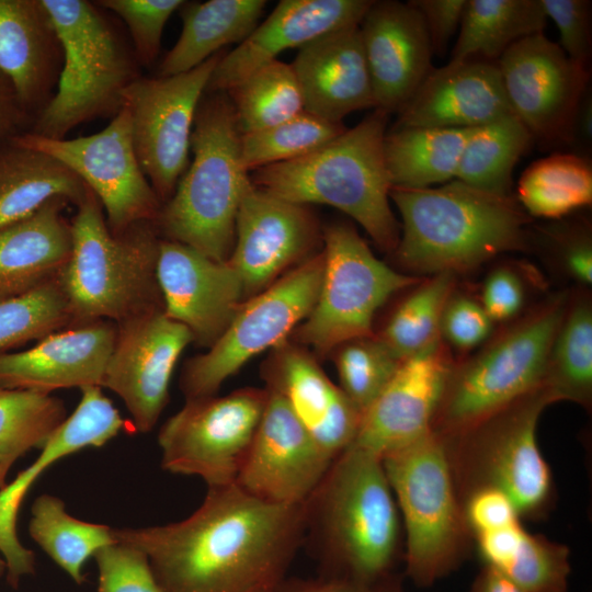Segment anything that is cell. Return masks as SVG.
Segmentation results:
<instances>
[{"instance_id":"6da1fadb","label":"cell","mask_w":592,"mask_h":592,"mask_svg":"<svg viewBox=\"0 0 592 592\" xmlns=\"http://www.w3.org/2000/svg\"><path fill=\"white\" fill-rule=\"evenodd\" d=\"M113 535L148 556L166 592L274 590L305 542V506L269 503L232 483L208 488L184 520Z\"/></svg>"},{"instance_id":"7a4b0ae2","label":"cell","mask_w":592,"mask_h":592,"mask_svg":"<svg viewBox=\"0 0 592 592\" xmlns=\"http://www.w3.org/2000/svg\"><path fill=\"white\" fill-rule=\"evenodd\" d=\"M304 506L317 574L368 581L400 571L403 526L378 455L351 444Z\"/></svg>"},{"instance_id":"3957f363","label":"cell","mask_w":592,"mask_h":592,"mask_svg":"<svg viewBox=\"0 0 592 592\" xmlns=\"http://www.w3.org/2000/svg\"><path fill=\"white\" fill-rule=\"evenodd\" d=\"M389 197L402 219L394 252L412 272L456 274L526 243L528 217L511 195L452 180L439 187H391Z\"/></svg>"},{"instance_id":"277c9868","label":"cell","mask_w":592,"mask_h":592,"mask_svg":"<svg viewBox=\"0 0 592 592\" xmlns=\"http://www.w3.org/2000/svg\"><path fill=\"white\" fill-rule=\"evenodd\" d=\"M388 116L375 109L319 149L252 171L251 181L293 203L335 207L360 224L379 249L395 251L400 234L389 204L392 185L384 153Z\"/></svg>"},{"instance_id":"5b68a950","label":"cell","mask_w":592,"mask_h":592,"mask_svg":"<svg viewBox=\"0 0 592 592\" xmlns=\"http://www.w3.org/2000/svg\"><path fill=\"white\" fill-rule=\"evenodd\" d=\"M241 132L229 95L205 92L190 149L193 160L153 221L162 239L225 262L236 239L240 204L252 186L240 152Z\"/></svg>"},{"instance_id":"8992f818","label":"cell","mask_w":592,"mask_h":592,"mask_svg":"<svg viewBox=\"0 0 592 592\" xmlns=\"http://www.w3.org/2000/svg\"><path fill=\"white\" fill-rule=\"evenodd\" d=\"M70 223L71 253L57 277L70 327L99 320L118 323L163 310L157 278L161 237L153 221L137 223L115 235L90 190Z\"/></svg>"},{"instance_id":"52a82bcc","label":"cell","mask_w":592,"mask_h":592,"mask_svg":"<svg viewBox=\"0 0 592 592\" xmlns=\"http://www.w3.org/2000/svg\"><path fill=\"white\" fill-rule=\"evenodd\" d=\"M59 35L64 62L56 92L30 133L62 139L82 123L111 119L139 77L130 39L94 1L42 0Z\"/></svg>"},{"instance_id":"ba28073f","label":"cell","mask_w":592,"mask_h":592,"mask_svg":"<svg viewBox=\"0 0 592 592\" xmlns=\"http://www.w3.org/2000/svg\"><path fill=\"white\" fill-rule=\"evenodd\" d=\"M405 534L403 576L430 588L474 551L443 439L430 432L382 457Z\"/></svg>"},{"instance_id":"9c48e42d","label":"cell","mask_w":592,"mask_h":592,"mask_svg":"<svg viewBox=\"0 0 592 592\" xmlns=\"http://www.w3.org/2000/svg\"><path fill=\"white\" fill-rule=\"evenodd\" d=\"M551 403L539 386L469 430L442 437L460 503L475 491L493 489L511 499L521 519L548 515L556 490L536 432Z\"/></svg>"},{"instance_id":"30bf717a","label":"cell","mask_w":592,"mask_h":592,"mask_svg":"<svg viewBox=\"0 0 592 592\" xmlns=\"http://www.w3.org/2000/svg\"><path fill=\"white\" fill-rule=\"evenodd\" d=\"M568 307L566 296L554 298L473 358L454 364L431 431L460 434L538 388Z\"/></svg>"},{"instance_id":"8fae6325","label":"cell","mask_w":592,"mask_h":592,"mask_svg":"<svg viewBox=\"0 0 592 592\" xmlns=\"http://www.w3.org/2000/svg\"><path fill=\"white\" fill-rule=\"evenodd\" d=\"M322 239L319 294L307 318L294 330V338L295 343L327 355L346 341L373 335L377 310L391 295L420 280L378 260L349 224L328 225Z\"/></svg>"},{"instance_id":"7c38bea8","label":"cell","mask_w":592,"mask_h":592,"mask_svg":"<svg viewBox=\"0 0 592 592\" xmlns=\"http://www.w3.org/2000/svg\"><path fill=\"white\" fill-rule=\"evenodd\" d=\"M322 270L321 252L244 300L208 351L184 364L180 388L185 399L216 395L223 383L249 360L288 340L317 300Z\"/></svg>"},{"instance_id":"4fadbf2b","label":"cell","mask_w":592,"mask_h":592,"mask_svg":"<svg viewBox=\"0 0 592 592\" xmlns=\"http://www.w3.org/2000/svg\"><path fill=\"white\" fill-rule=\"evenodd\" d=\"M267 400L265 388L186 399L158 433L161 467L208 488L236 483Z\"/></svg>"},{"instance_id":"5bb4252c","label":"cell","mask_w":592,"mask_h":592,"mask_svg":"<svg viewBox=\"0 0 592 592\" xmlns=\"http://www.w3.org/2000/svg\"><path fill=\"white\" fill-rule=\"evenodd\" d=\"M224 52L194 69L168 77H139L124 92L137 160L161 204L189 167L195 114Z\"/></svg>"},{"instance_id":"9a60e30c","label":"cell","mask_w":592,"mask_h":592,"mask_svg":"<svg viewBox=\"0 0 592 592\" xmlns=\"http://www.w3.org/2000/svg\"><path fill=\"white\" fill-rule=\"evenodd\" d=\"M10 143L49 155L75 172L100 201L113 234L156 220L162 204L137 160L125 105L92 135L52 139L26 132Z\"/></svg>"},{"instance_id":"2e32d148","label":"cell","mask_w":592,"mask_h":592,"mask_svg":"<svg viewBox=\"0 0 592 592\" xmlns=\"http://www.w3.org/2000/svg\"><path fill=\"white\" fill-rule=\"evenodd\" d=\"M497 64L511 110L532 137L570 143L588 90V67L570 59L544 32L511 45Z\"/></svg>"},{"instance_id":"e0dca14e","label":"cell","mask_w":592,"mask_h":592,"mask_svg":"<svg viewBox=\"0 0 592 592\" xmlns=\"http://www.w3.org/2000/svg\"><path fill=\"white\" fill-rule=\"evenodd\" d=\"M191 342L190 330L163 310L116 323L115 342L101 387L123 400L135 431L147 433L156 425L168 403L175 364Z\"/></svg>"},{"instance_id":"ac0fdd59","label":"cell","mask_w":592,"mask_h":592,"mask_svg":"<svg viewBox=\"0 0 592 592\" xmlns=\"http://www.w3.org/2000/svg\"><path fill=\"white\" fill-rule=\"evenodd\" d=\"M333 459L285 400L267 390L263 414L236 485L269 503L300 505L318 487Z\"/></svg>"},{"instance_id":"d6986e66","label":"cell","mask_w":592,"mask_h":592,"mask_svg":"<svg viewBox=\"0 0 592 592\" xmlns=\"http://www.w3.org/2000/svg\"><path fill=\"white\" fill-rule=\"evenodd\" d=\"M320 237L307 205L274 196L255 185L236 219L234 250L227 260L238 274L244 300L272 285L287 267L308 259Z\"/></svg>"},{"instance_id":"ffe728a7","label":"cell","mask_w":592,"mask_h":592,"mask_svg":"<svg viewBox=\"0 0 592 592\" xmlns=\"http://www.w3.org/2000/svg\"><path fill=\"white\" fill-rule=\"evenodd\" d=\"M157 278L163 311L209 349L244 301L240 278L228 261H215L189 246L162 239Z\"/></svg>"},{"instance_id":"44dd1931","label":"cell","mask_w":592,"mask_h":592,"mask_svg":"<svg viewBox=\"0 0 592 592\" xmlns=\"http://www.w3.org/2000/svg\"><path fill=\"white\" fill-rule=\"evenodd\" d=\"M453 366L442 339L403 360L363 413L352 444L382 458L430 433Z\"/></svg>"},{"instance_id":"7402d4cb","label":"cell","mask_w":592,"mask_h":592,"mask_svg":"<svg viewBox=\"0 0 592 592\" xmlns=\"http://www.w3.org/2000/svg\"><path fill=\"white\" fill-rule=\"evenodd\" d=\"M358 27L375 109L398 113L434 68L423 20L409 2L373 1Z\"/></svg>"},{"instance_id":"603a6c76","label":"cell","mask_w":592,"mask_h":592,"mask_svg":"<svg viewBox=\"0 0 592 592\" xmlns=\"http://www.w3.org/2000/svg\"><path fill=\"white\" fill-rule=\"evenodd\" d=\"M371 0H282L235 49L223 54L206 92H227L257 69L333 31L360 25Z\"/></svg>"},{"instance_id":"cb8c5ba5","label":"cell","mask_w":592,"mask_h":592,"mask_svg":"<svg viewBox=\"0 0 592 592\" xmlns=\"http://www.w3.org/2000/svg\"><path fill=\"white\" fill-rule=\"evenodd\" d=\"M262 378L331 457L353 443L362 413L303 345L286 340L272 349Z\"/></svg>"},{"instance_id":"d4e9b609","label":"cell","mask_w":592,"mask_h":592,"mask_svg":"<svg viewBox=\"0 0 592 592\" xmlns=\"http://www.w3.org/2000/svg\"><path fill=\"white\" fill-rule=\"evenodd\" d=\"M397 114L395 128H474L513 112L497 61L469 58L433 68Z\"/></svg>"},{"instance_id":"484cf974","label":"cell","mask_w":592,"mask_h":592,"mask_svg":"<svg viewBox=\"0 0 592 592\" xmlns=\"http://www.w3.org/2000/svg\"><path fill=\"white\" fill-rule=\"evenodd\" d=\"M115 337L116 323L99 320L56 331L29 350L1 352L0 387L44 394L101 387Z\"/></svg>"},{"instance_id":"4316f807","label":"cell","mask_w":592,"mask_h":592,"mask_svg":"<svg viewBox=\"0 0 592 592\" xmlns=\"http://www.w3.org/2000/svg\"><path fill=\"white\" fill-rule=\"evenodd\" d=\"M62 62L61 42L42 0H0V70L32 125L56 92Z\"/></svg>"},{"instance_id":"83f0119b","label":"cell","mask_w":592,"mask_h":592,"mask_svg":"<svg viewBox=\"0 0 592 592\" xmlns=\"http://www.w3.org/2000/svg\"><path fill=\"white\" fill-rule=\"evenodd\" d=\"M306 112L334 123L375 107L358 25L325 34L298 49L291 64Z\"/></svg>"},{"instance_id":"f1b7e54d","label":"cell","mask_w":592,"mask_h":592,"mask_svg":"<svg viewBox=\"0 0 592 592\" xmlns=\"http://www.w3.org/2000/svg\"><path fill=\"white\" fill-rule=\"evenodd\" d=\"M70 204L55 197L0 230V300L24 295L58 277L72 247Z\"/></svg>"},{"instance_id":"f546056e","label":"cell","mask_w":592,"mask_h":592,"mask_svg":"<svg viewBox=\"0 0 592 592\" xmlns=\"http://www.w3.org/2000/svg\"><path fill=\"white\" fill-rule=\"evenodd\" d=\"M80 390L77 408L52 434L37 458L0 490V521H16L29 488L54 463L88 447H101L126 428L119 411L100 386Z\"/></svg>"},{"instance_id":"4dcf8cb0","label":"cell","mask_w":592,"mask_h":592,"mask_svg":"<svg viewBox=\"0 0 592 592\" xmlns=\"http://www.w3.org/2000/svg\"><path fill=\"white\" fill-rule=\"evenodd\" d=\"M482 566H489L527 592H568L570 550L521 521L473 537Z\"/></svg>"},{"instance_id":"1f68e13d","label":"cell","mask_w":592,"mask_h":592,"mask_svg":"<svg viewBox=\"0 0 592 592\" xmlns=\"http://www.w3.org/2000/svg\"><path fill=\"white\" fill-rule=\"evenodd\" d=\"M264 0L183 2L181 34L158 67V77L190 71L223 50L240 44L260 23Z\"/></svg>"},{"instance_id":"d6a6232c","label":"cell","mask_w":592,"mask_h":592,"mask_svg":"<svg viewBox=\"0 0 592 592\" xmlns=\"http://www.w3.org/2000/svg\"><path fill=\"white\" fill-rule=\"evenodd\" d=\"M89 191L75 172L49 155L12 143L0 148V230L55 197L77 207Z\"/></svg>"},{"instance_id":"836d02e7","label":"cell","mask_w":592,"mask_h":592,"mask_svg":"<svg viewBox=\"0 0 592 592\" xmlns=\"http://www.w3.org/2000/svg\"><path fill=\"white\" fill-rule=\"evenodd\" d=\"M471 129L392 127L384 139L392 187L424 189L455 180Z\"/></svg>"},{"instance_id":"e575fe53","label":"cell","mask_w":592,"mask_h":592,"mask_svg":"<svg viewBox=\"0 0 592 592\" xmlns=\"http://www.w3.org/2000/svg\"><path fill=\"white\" fill-rule=\"evenodd\" d=\"M547 16L540 0H468L452 61H497L517 41L542 33Z\"/></svg>"},{"instance_id":"d590c367","label":"cell","mask_w":592,"mask_h":592,"mask_svg":"<svg viewBox=\"0 0 592 592\" xmlns=\"http://www.w3.org/2000/svg\"><path fill=\"white\" fill-rule=\"evenodd\" d=\"M31 515L30 536L77 584L86 581L89 558L115 542L114 527L76 519L67 512L64 501L53 494L37 497Z\"/></svg>"},{"instance_id":"8d00e7d4","label":"cell","mask_w":592,"mask_h":592,"mask_svg":"<svg viewBox=\"0 0 592 592\" xmlns=\"http://www.w3.org/2000/svg\"><path fill=\"white\" fill-rule=\"evenodd\" d=\"M532 138L514 114L474 127L455 180L496 195H510L513 169Z\"/></svg>"},{"instance_id":"74e56055","label":"cell","mask_w":592,"mask_h":592,"mask_svg":"<svg viewBox=\"0 0 592 592\" xmlns=\"http://www.w3.org/2000/svg\"><path fill=\"white\" fill-rule=\"evenodd\" d=\"M517 202L530 215L544 218H560L590 205V162L574 153H555L534 161L520 178Z\"/></svg>"},{"instance_id":"f35d334b","label":"cell","mask_w":592,"mask_h":592,"mask_svg":"<svg viewBox=\"0 0 592 592\" xmlns=\"http://www.w3.org/2000/svg\"><path fill=\"white\" fill-rule=\"evenodd\" d=\"M551 402L590 408L592 400V310L587 300L568 307L555 337L540 385Z\"/></svg>"},{"instance_id":"ab89813d","label":"cell","mask_w":592,"mask_h":592,"mask_svg":"<svg viewBox=\"0 0 592 592\" xmlns=\"http://www.w3.org/2000/svg\"><path fill=\"white\" fill-rule=\"evenodd\" d=\"M226 93L241 134L272 127L305 111L292 65L278 59L257 69Z\"/></svg>"},{"instance_id":"60d3db41","label":"cell","mask_w":592,"mask_h":592,"mask_svg":"<svg viewBox=\"0 0 592 592\" xmlns=\"http://www.w3.org/2000/svg\"><path fill=\"white\" fill-rule=\"evenodd\" d=\"M454 285V273L434 274L394 311L377 337L398 360L411 357L441 340L442 315Z\"/></svg>"},{"instance_id":"b9f144b4","label":"cell","mask_w":592,"mask_h":592,"mask_svg":"<svg viewBox=\"0 0 592 592\" xmlns=\"http://www.w3.org/2000/svg\"><path fill=\"white\" fill-rule=\"evenodd\" d=\"M67 417L62 400L50 394L0 387V455L15 462L42 448Z\"/></svg>"},{"instance_id":"7bdbcfd3","label":"cell","mask_w":592,"mask_h":592,"mask_svg":"<svg viewBox=\"0 0 592 592\" xmlns=\"http://www.w3.org/2000/svg\"><path fill=\"white\" fill-rule=\"evenodd\" d=\"M346 127L306 111L269 128L241 134L244 168L257 169L301 158L340 136Z\"/></svg>"},{"instance_id":"ee69618b","label":"cell","mask_w":592,"mask_h":592,"mask_svg":"<svg viewBox=\"0 0 592 592\" xmlns=\"http://www.w3.org/2000/svg\"><path fill=\"white\" fill-rule=\"evenodd\" d=\"M71 317L57 278L0 300V353L69 328Z\"/></svg>"},{"instance_id":"f6af8a7d","label":"cell","mask_w":592,"mask_h":592,"mask_svg":"<svg viewBox=\"0 0 592 592\" xmlns=\"http://www.w3.org/2000/svg\"><path fill=\"white\" fill-rule=\"evenodd\" d=\"M332 353L339 387L362 415L385 389L402 362L375 333L346 341Z\"/></svg>"},{"instance_id":"bcb514c9","label":"cell","mask_w":592,"mask_h":592,"mask_svg":"<svg viewBox=\"0 0 592 592\" xmlns=\"http://www.w3.org/2000/svg\"><path fill=\"white\" fill-rule=\"evenodd\" d=\"M98 5L115 13L126 24L140 66L149 67L157 59L163 29L181 0H99Z\"/></svg>"},{"instance_id":"7dc6e473","label":"cell","mask_w":592,"mask_h":592,"mask_svg":"<svg viewBox=\"0 0 592 592\" xmlns=\"http://www.w3.org/2000/svg\"><path fill=\"white\" fill-rule=\"evenodd\" d=\"M98 568V592H166L148 556L138 547L115 540L93 556Z\"/></svg>"},{"instance_id":"c3c4849f","label":"cell","mask_w":592,"mask_h":592,"mask_svg":"<svg viewBox=\"0 0 592 592\" xmlns=\"http://www.w3.org/2000/svg\"><path fill=\"white\" fill-rule=\"evenodd\" d=\"M547 19L559 33V46L573 61L588 67L591 56V2L588 0H540Z\"/></svg>"},{"instance_id":"681fc988","label":"cell","mask_w":592,"mask_h":592,"mask_svg":"<svg viewBox=\"0 0 592 592\" xmlns=\"http://www.w3.org/2000/svg\"><path fill=\"white\" fill-rule=\"evenodd\" d=\"M493 321L480 303L468 297H451L441 320V337L462 350L482 343L492 329Z\"/></svg>"},{"instance_id":"f907efd6","label":"cell","mask_w":592,"mask_h":592,"mask_svg":"<svg viewBox=\"0 0 592 592\" xmlns=\"http://www.w3.org/2000/svg\"><path fill=\"white\" fill-rule=\"evenodd\" d=\"M466 524L471 538L479 533L501 528L522 519L511 499L503 492L482 489L462 501Z\"/></svg>"},{"instance_id":"816d5d0a","label":"cell","mask_w":592,"mask_h":592,"mask_svg":"<svg viewBox=\"0 0 592 592\" xmlns=\"http://www.w3.org/2000/svg\"><path fill=\"white\" fill-rule=\"evenodd\" d=\"M402 571L376 580H351L317 574L310 578H285L273 592H408Z\"/></svg>"},{"instance_id":"f5cc1de1","label":"cell","mask_w":592,"mask_h":592,"mask_svg":"<svg viewBox=\"0 0 592 592\" xmlns=\"http://www.w3.org/2000/svg\"><path fill=\"white\" fill-rule=\"evenodd\" d=\"M408 2L423 20L433 54L443 55L459 30L468 0H411Z\"/></svg>"},{"instance_id":"db71d44e","label":"cell","mask_w":592,"mask_h":592,"mask_svg":"<svg viewBox=\"0 0 592 592\" xmlns=\"http://www.w3.org/2000/svg\"><path fill=\"white\" fill-rule=\"evenodd\" d=\"M523 300V285L513 271L502 267L487 277L480 304L492 321L514 317L522 308Z\"/></svg>"},{"instance_id":"11a10c76","label":"cell","mask_w":592,"mask_h":592,"mask_svg":"<svg viewBox=\"0 0 592 592\" xmlns=\"http://www.w3.org/2000/svg\"><path fill=\"white\" fill-rule=\"evenodd\" d=\"M31 127L32 119L23 110L12 83L0 70V148L30 132Z\"/></svg>"},{"instance_id":"9f6ffc18","label":"cell","mask_w":592,"mask_h":592,"mask_svg":"<svg viewBox=\"0 0 592 592\" xmlns=\"http://www.w3.org/2000/svg\"><path fill=\"white\" fill-rule=\"evenodd\" d=\"M563 259L570 274L583 284L592 282V248L587 232L566 237Z\"/></svg>"},{"instance_id":"6f0895ef","label":"cell","mask_w":592,"mask_h":592,"mask_svg":"<svg viewBox=\"0 0 592 592\" xmlns=\"http://www.w3.org/2000/svg\"><path fill=\"white\" fill-rule=\"evenodd\" d=\"M469 592H527L511 579L489 567L481 566Z\"/></svg>"},{"instance_id":"680465c9","label":"cell","mask_w":592,"mask_h":592,"mask_svg":"<svg viewBox=\"0 0 592 592\" xmlns=\"http://www.w3.org/2000/svg\"><path fill=\"white\" fill-rule=\"evenodd\" d=\"M592 136V106L591 98L588 96V90L584 93L583 98L580 101L578 106L571 130V141L583 144L584 147H588V144L591 141Z\"/></svg>"},{"instance_id":"91938a15","label":"cell","mask_w":592,"mask_h":592,"mask_svg":"<svg viewBox=\"0 0 592 592\" xmlns=\"http://www.w3.org/2000/svg\"><path fill=\"white\" fill-rule=\"evenodd\" d=\"M14 463L13 459L0 455V490L5 486L7 475Z\"/></svg>"},{"instance_id":"94428289","label":"cell","mask_w":592,"mask_h":592,"mask_svg":"<svg viewBox=\"0 0 592 592\" xmlns=\"http://www.w3.org/2000/svg\"><path fill=\"white\" fill-rule=\"evenodd\" d=\"M5 573H7V565L3 557L0 555V578L5 576Z\"/></svg>"},{"instance_id":"6125c7cd","label":"cell","mask_w":592,"mask_h":592,"mask_svg":"<svg viewBox=\"0 0 592 592\" xmlns=\"http://www.w3.org/2000/svg\"><path fill=\"white\" fill-rule=\"evenodd\" d=\"M274 590H262V591H258V592H273Z\"/></svg>"}]
</instances>
